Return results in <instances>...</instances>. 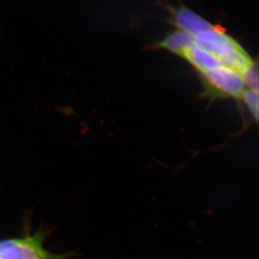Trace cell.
Returning a JSON list of instances; mask_svg holds the SVG:
<instances>
[{
	"mask_svg": "<svg viewBox=\"0 0 259 259\" xmlns=\"http://www.w3.org/2000/svg\"><path fill=\"white\" fill-rule=\"evenodd\" d=\"M45 233L10 238L0 241V259H68L51 253L44 247Z\"/></svg>",
	"mask_w": 259,
	"mask_h": 259,
	"instance_id": "obj_1",
	"label": "cell"
},
{
	"mask_svg": "<svg viewBox=\"0 0 259 259\" xmlns=\"http://www.w3.org/2000/svg\"><path fill=\"white\" fill-rule=\"evenodd\" d=\"M202 74L207 92L213 97L238 98L245 92L241 75L225 66H219Z\"/></svg>",
	"mask_w": 259,
	"mask_h": 259,
	"instance_id": "obj_2",
	"label": "cell"
},
{
	"mask_svg": "<svg viewBox=\"0 0 259 259\" xmlns=\"http://www.w3.org/2000/svg\"><path fill=\"white\" fill-rule=\"evenodd\" d=\"M194 36L195 44L217 58L220 62L227 56L243 48L235 39L215 26Z\"/></svg>",
	"mask_w": 259,
	"mask_h": 259,
	"instance_id": "obj_3",
	"label": "cell"
},
{
	"mask_svg": "<svg viewBox=\"0 0 259 259\" xmlns=\"http://www.w3.org/2000/svg\"><path fill=\"white\" fill-rule=\"evenodd\" d=\"M171 12L175 25L180 30H185L192 35H197L199 32L214 27V25L185 5H180L176 8H173Z\"/></svg>",
	"mask_w": 259,
	"mask_h": 259,
	"instance_id": "obj_4",
	"label": "cell"
},
{
	"mask_svg": "<svg viewBox=\"0 0 259 259\" xmlns=\"http://www.w3.org/2000/svg\"><path fill=\"white\" fill-rule=\"evenodd\" d=\"M182 57L187 59L203 74L209 70L222 66L221 62L212 54L194 44L185 51Z\"/></svg>",
	"mask_w": 259,
	"mask_h": 259,
	"instance_id": "obj_5",
	"label": "cell"
},
{
	"mask_svg": "<svg viewBox=\"0 0 259 259\" xmlns=\"http://www.w3.org/2000/svg\"><path fill=\"white\" fill-rule=\"evenodd\" d=\"M194 44L195 38L193 35L179 29L158 42L157 47L182 56L185 51Z\"/></svg>",
	"mask_w": 259,
	"mask_h": 259,
	"instance_id": "obj_6",
	"label": "cell"
},
{
	"mask_svg": "<svg viewBox=\"0 0 259 259\" xmlns=\"http://www.w3.org/2000/svg\"><path fill=\"white\" fill-rule=\"evenodd\" d=\"M245 103L248 105V109L252 115L255 117V120L258 119V92L248 90L244 92L243 95Z\"/></svg>",
	"mask_w": 259,
	"mask_h": 259,
	"instance_id": "obj_7",
	"label": "cell"
},
{
	"mask_svg": "<svg viewBox=\"0 0 259 259\" xmlns=\"http://www.w3.org/2000/svg\"><path fill=\"white\" fill-rule=\"evenodd\" d=\"M245 84L249 87L250 90L258 92V69L254 66H251L242 76Z\"/></svg>",
	"mask_w": 259,
	"mask_h": 259,
	"instance_id": "obj_8",
	"label": "cell"
}]
</instances>
